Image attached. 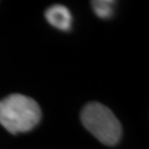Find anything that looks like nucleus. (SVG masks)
Returning <instances> with one entry per match:
<instances>
[{
	"instance_id": "f257e3e1",
	"label": "nucleus",
	"mask_w": 149,
	"mask_h": 149,
	"mask_svg": "<svg viewBox=\"0 0 149 149\" xmlns=\"http://www.w3.org/2000/svg\"><path fill=\"white\" fill-rule=\"evenodd\" d=\"M40 118V107L30 97L14 93L0 101V124L13 134L29 132Z\"/></svg>"
},
{
	"instance_id": "f03ea898",
	"label": "nucleus",
	"mask_w": 149,
	"mask_h": 149,
	"mask_svg": "<svg viewBox=\"0 0 149 149\" xmlns=\"http://www.w3.org/2000/svg\"><path fill=\"white\" fill-rule=\"evenodd\" d=\"M81 120L88 132L103 144L114 146L119 142L122 127L113 112L106 106L98 102L86 104L81 112Z\"/></svg>"
},
{
	"instance_id": "7ed1b4c3",
	"label": "nucleus",
	"mask_w": 149,
	"mask_h": 149,
	"mask_svg": "<svg viewBox=\"0 0 149 149\" xmlns=\"http://www.w3.org/2000/svg\"><path fill=\"white\" fill-rule=\"evenodd\" d=\"M45 16L51 25L60 30L67 31L71 27V14H70L68 9L63 5H52L46 10Z\"/></svg>"
},
{
	"instance_id": "20e7f679",
	"label": "nucleus",
	"mask_w": 149,
	"mask_h": 149,
	"mask_svg": "<svg viewBox=\"0 0 149 149\" xmlns=\"http://www.w3.org/2000/svg\"><path fill=\"white\" fill-rule=\"evenodd\" d=\"M92 8L93 11L97 14V16L100 17H109L113 13V5L114 1L112 0H96V1H92Z\"/></svg>"
}]
</instances>
